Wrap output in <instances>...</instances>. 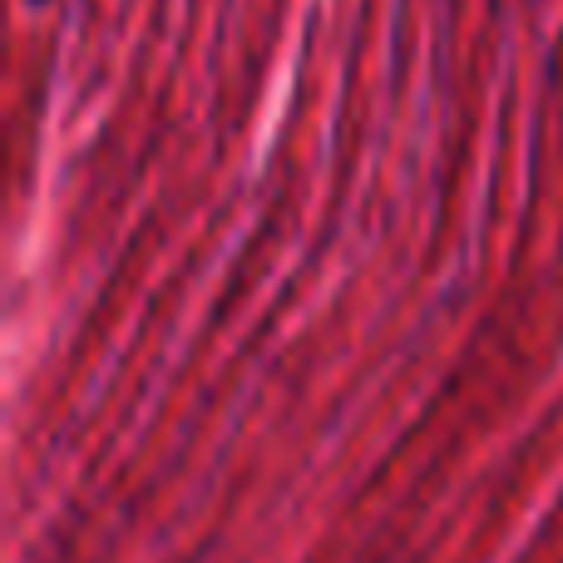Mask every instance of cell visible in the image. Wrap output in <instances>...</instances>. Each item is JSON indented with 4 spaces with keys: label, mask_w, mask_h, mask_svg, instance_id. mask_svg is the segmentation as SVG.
Segmentation results:
<instances>
[{
    "label": "cell",
    "mask_w": 563,
    "mask_h": 563,
    "mask_svg": "<svg viewBox=\"0 0 563 563\" xmlns=\"http://www.w3.org/2000/svg\"><path fill=\"white\" fill-rule=\"evenodd\" d=\"M35 5H45V0H35Z\"/></svg>",
    "instance_id": "6da1fadb"
}]
</instances>
